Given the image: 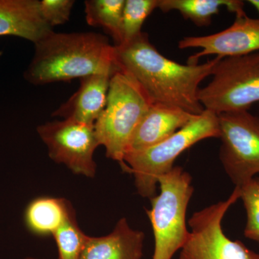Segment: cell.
Returning a JSON list of instances; mask_svg holds the SVG:
<instances>
[{
	"instance_id": "6da1fadb",
	"label": "cell",
	"mask_w": 259,
	"mask_h": 259,
	"mask_svg": "<svg viewBox=\"0 0 259 259\" xmlns=\"http://www.w3.org/2000/svg\"><path fill=\"white\" fill-rule=\"evenodd\" d=\"M115 47L119 67L136 79L153 104L179 107L195 115L204 111L199 84L212 75L223 58L215 56L202 64H180L160 54L143 32Z\"/></svg>"
},
{
	"instance_id": "7a4b0ae2",
	"label": "cell",
	"mask_w": 259,
	"mask_h": 259,
	"mask_svg": "<svg viewBox=\"0 0 259 259\" xmlns=\"http://www.w3.org/2000/svg\"><path fill=\"white\" fill-rule=\"evenodd\" d=\"M35 45L24 77L34 85L81 79L95 74L112 75L119 69L115 46L93 32H51Z\"/></svg>"
},
{
	"instance_id": "3957f363",
	"label": "cell",
	"mask_w": 259,
	"mask_h": 259,
	"mask_svg": "<svg viewBox=\"0 0 259 259\" xmlns=\"http://www.w3.org/2000/svg\"><path fill=\"white\" fill-rule=\"evenodd\" d=\"M152 105L129 73L119 67L112 74L106 106L95 128L100 146L106 149L107 157L119 162L122 168L131 137Z\"/></svg>"
},
{
	"instance_id": "277c9868",
	"label": "cell",
	"mask_w": 259,
	"mask_h": 259,
	"mask_svg": "<svg viewBox=\"0 0 259 259\" xmlns=\"http://www.w3.org/2000/svg\"><path fill=\"white\" fill-rule=\"evenodd\" d=\"M218 115L204 110L176 134L156 146L124 157L122 170L134 175L138 193L149 199L156 195L158 178L174 168L184 151L204 139L220 138Z\"/></svg>"
},
{
	"instance_id": "5b68a950",
	"label": "cell",
	"mask_w": 259,
	"mask_h": 259,
	"mask_svg": "<svg viewBox=\"0 0 259 259\" xmlns=\"http://www.w3.org/2000/svg\"><path fill=\"white\" fill-rule=\"evenodd\" d=\"M160 193L151 199L147 209L154 236L152 259H171L185 245L190 236L186 216L194 192L192 177L175 166L158 178Z\"/></svg>"
},
{
	"instance_id": "8992f818",
	"label": "cell",
	"mask_w": 259,
	"mask_h": 259,
	"mask_svg": "<svg viewBox=\"0 0 259 259\" xmlns=\"http://www.w3.org/2000/svg\"><path fill=\"white\" fill-rule=\"evenodd\" d=\"M211 76V81L198 94L204 110L219 115L248 110L259 102V51L223 58Z\"/></svg>"
},
{
	"instance_id": "52a82bcc",
	"label": "cell",
	"mask_w": 259,
	"mask_h": 259,
	"mask_svg": "<svg viewBox=\"0 0 259 259\" xmlns=\"http://www.w3.org/2000/svg\"><path fill=\"white\" fill-rule=\"evenodd\" d=\"M240 197V188L236 187L226 200L192 214L189 221L190 236L180 250L179 259H259L258 253L241 241H233L223 232V218Z\"/></svg>"
},
{
	"instance_id": "ba28073f",
	"label": "cell",
	"mask_w": 259,
	"mask_h": 259,
	"mask_svg": "<svg viewBox=\"0 0 259 259\" xmlns=\"http://www.w3.org/2000/svg\"><path fill=\"white\" fill-rule=\"evenodd\" d=\"M218 115L220 160L232 182L240 187L259 174V117L248 110Z\"/></svg>"
},
{
	"instance_id": "9c48e42d",
	"label": "cell",
	"mask_w": 259,
	"mask_h": 259,
	"mask_svg": "<svg viewBox=\"0 0 259 259\" xmlns=\"http://www.w3.org/2000/svg\"><path fill=\"white\" fill-rule=\"evenodd\" d=\"M53 161L66 165L73 173L94 177V153L100 146L95 125L66 119L48 122L37 128Z\"/></svg>"
},
{
	"instance_id": "30bf717a",
	"label": "cell",
	"mask_w": 259,
	"mask_h": 259,
	"mask_svg": "<svg viewBox=\"0 0 259 259\" xmlns=\"http://www.w3.org/2000/svg\"><path fill=\"white\" fill-rule=\"evenodd\" d=\"M180 49H200L189 58L188 64H197L199 59L214 55L221 58L245 55L259 51V19L236 18L229 28L212 35L185 37L179 41Z\"/></svg>"
},
{
	"instance_id": "8fae6325",
	"label": "cell",
	"mask_w": 259,
	"mask_h": 259,
	"mask_svg": "<svg viewBox=\"0 0 259 259\" xmlns=\"http://www.w3.org/2000/svg\"><path fill=\"white\" fill-rule=\"evenodd\" d=\"M195 116L179 107L153 104L134 131L125 154L139 152L163 142Z\"/></svg>"
},
{
	"instance_id": "7c38bea8",
	"label": "cell",
	"mask_w": 259,
	"mask_h": 259,
	"mask_svg": "<svg viewBox=\"0 0 259 259\" xmlns=\"http://www.w3.org/2000/svg\"><path fill=\"white\" fill-rule=\"evenodd\" d=\"M111 76L95 74L80 79L77 91L53 112V117L95 125L106 106Z\"/></svg>"
},
{
	"instance_id": "4fadbf2b",
	"label": "cell",
	"mask_w": 259,
	"mask_h": 259,
	"mask_svg": "<svg viewBox=\"0 0 259 259\" xmlns=\"http://www.w3.org/2000/svg\"><path fill=\"white\" fill-rule=\"evenodd\" d=\"M145 233L121 218L113 231L102 237L88 236L79 259H141Z\"/></svg>"
},
{
	"instance_id": "5bb4252c",
	"label": "cell",
	"mask_w": 259,
	"mask_h": 259,
	"mask_svg": "<svg viewBox=\"0 0 259 259\" xmlns=\"http://www.w3.org/2000/svg\"><path fill=\"white\" fill-rule=\"evenodd\" d=\"M53 31L38 0H0V36L14 35L35 44Z\"/></svg>"
},
{
	"instance_id": "9a60e30c",
	"label": "cell",
	"mask_w": 259,
	"mask_h": 259,
	"mask_svg": "<svg viewBox=\"0 0 259 259\" xmlns=\"http://www.w3.org/2000/svg\"><path fill=\"white\" fill-rule=\"evenodd\" d=\"M72 208L64 199L47 197L34 199L25 209V226L35 236L54 235Z\"/></svg>"
},
{
	"instance_id": "2e32d148",
	"label": "cell",
	"mask_w": 259,
	"mask_h": 259,
	"mask_svg": "<svg viewBox=\"0 0 259 259\" xmlns=\"http://www.w3.org/2000/svg\"><path fill=\"white\" fill-rule=\"evenodd\" d=\"M244 2L240 0H159L158 8L163 13L177 11L186 20L198 27L208 26L221 8H226L236 18L244 16Z\"/></svg>"
},
{
	"instance_id": "e0dca14e",
	"label": "cell",
	"mask_w": 259,
	"mask_h": 259,
	"mask_svg": "<svg viewBox=\"0 0 259 259\" xmlns=\"http://www.w3.org/2000/svg\"><path fill=\"white\" fill-rule=\"evenodd\" d=\"M125 0H87L84 2L87 23L101 27L110 34L115 47L123 44L122 13Z\"/></svg>"
},
{
	"instance_id": "ac0fdd59",
	"label": "cell",
	"mask_w": 259,
	"mask_h": 259,
	"mask_svg": "<svg viewBox=\"0 0 259 259\" xmlns=\"http://www.w3.org/2000/svg\"><path fill=\"white\" fill-rule=\"evenodd\" d=\"M53 236L57 245L59 259H79L88 236L78 226L73 208Z\"/></svg>"
},
{
	"instance_id": "d6986e66",
	"label": "cell",
	"mask_w": 259,
	"mask_h": 259,
	"mask_svg": "<svg viewBox=\"0 0 259 259\" xmlns=\"http://www.w3.org/2000/svg\"><path fill=\"white\" fill-rule=\"evenodd\" d=\"M158 3L159 0H125L122 13V44L142 33L141 28L145 20L158 8Z\"/></svg>"
},
{
	"instance_id": "ffe728a7",
	"label": "cell",
	"mask_w": 259,
	"mask_h": 259,
	"mask_svg": "<svg viewBox=\"0 0 259 259\" xmlns=\"http://www.w3.org/2000/svg\"><path fill=\"white\" fill-rule=\"evenodd\" d=\"M239 188L240 199L246 212L244 236L259 245V177H254Z\"/></svg>"
},
{
	"instance_id": "44dd1931",
	"label": "cell",
	"mask_w": 259,
	"mask_h": 259,
	"mask_svg": "<svg viewBox=\"0 0 259 259\" xmlns=\"http://www.w3.org/2000/svg\"><path fill=\"white\" fill-rule=\"evenodd\" d=\"M74 0H42L40 10L42 18L51 27L69 21Z\"/></svg>"
},
{
	"instance_id": "7402d4cb",
	"label": "cell",
	"mask_w": 259,
	"mask_h": 259,
	"mask_svg": "<svg viewBox=\"0 0 259 259\" xmlns=\"http://www.w3.org/2000/svg\"><path fill=\"white\" fill-rule=\"evenodd\" d=\"M248 3L251 5L252 6L254 7L255 9L258 12L259 19V0H249V1H248Z\"/></svg>"
},
{
	"instance_id": "603a6c76",
	"label": "cell",
	"mask_w": 259,
	"mask_h": 259,
	"mask_svg": "<svg viewBox=\"0 0 259 259\" xmlns=\"http://www.w3.org/2000/svg\"><path fill=\"white\" fill-rule=\"evenodd\" d=\"M24 259H40V258H32V257H28V258H25Z\"/></svg>"
}]
</instances>
